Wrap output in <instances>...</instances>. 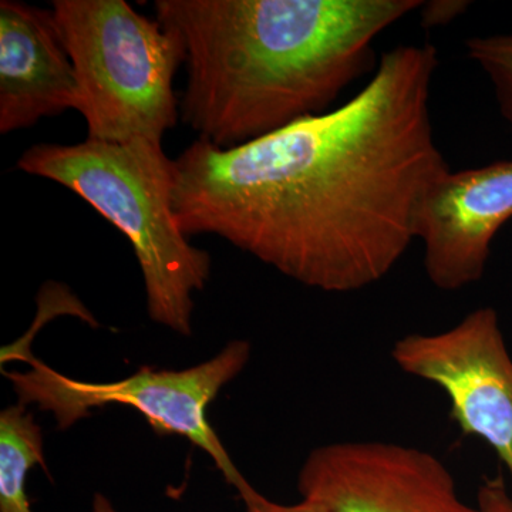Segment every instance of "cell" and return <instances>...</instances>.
I'll use <instances>...</instances> for the list:
<instances>
[{"label":"cell","instance_id":"9c48e42d","mask_svg":"<svg viewBox=\"0 0 512 512\" xmlns=\"http://www.w3.org/2000/svg\"><path fill=\"white\" fill-rule=\"evenodd\" d=\"M80 87L52 10L0 2V133L79 109Z\"/></svg>","mask_w":512,"mask_h":512},{"label":"cell","instance_id":"5bb4252c","mask_svg":"<svg viewBox=\"0 0 512 512\" xmlns=\"http://www.w3.org/2000/svg\"><path fill=\"white\" fill-rule=\"evenodd\" d=\"M466 0H430L423 2L420 10V23L424 29L440 28L460 18L470 8Z\"/></svg>","mask_w":512,"mask_h":512},{"label":"cell","instance_id":"7a4b0ae2","mask_svg":"<svg viewBox=\"0 0 512 512\" xmlns=\"http://www.w3.org/2000/svg\"><path fill=\"white\" fill-rule=\"evenodd\" d=\"M421 0H156L184 47L180 116L200 140L244 146L332 110L375 72V42Z\"/></svg>","mask_w":512,"mask_h":512},{"label":"cell","instance_id":"52a82bcc","mask_svg":"<svg viewBox=\"0 0 512 512\" xmlns=\"http://www.w3.org/2000/svg\"><path fill=\"white\" fill-rule=\"evenodd\" d=\"M298 490L330 512H480L461 500L453 474L434 454L387 441L315 448Z\"/></svg>","mask_w":512,"mask_h":512},{"label":"cell","instance_id":"30bf717a","mask_svg":"<svg viewBox=\"0 0 512 512\" xmlns=\"http://www.w3.org/2000/svg\"><path fill=\"white\" fill-rule=\"evenodd\" d=\"M40 464L47 471L42 429L22 404L0 413V512H33L26 480Z\"/></svg>","mask_w":512,"mask_h":512},{"label":"cell","instance_id":"7c38bea8","mask_svg":"<svg viewBox=\"0 0 512 512\" xmlns=\"http://www.w3.org/2000/svg\"><path fill=\"white\" fill-rule=\"evenodd\" d=\"M239 498L244 504V512H330L328 508L316 501L303 500L296 504H279L269 500L264 494L245 483L238 488Z\"/></svg>","mask_w":512,"mask_h":512},{"label":"cell","instance_id":"5b68a950","mask_svg":"<svg viewBox=\"0 0 512 512\" xmlns=\"http://www.w3.org/2000/svg\"><path fill=\"white\" fill-rule=\"evenodd\" d=\"M22 357L29 370L5 373L19 404H36L43 412L52 413L60 430L70 429L100 407H131L161 436L175 434L201 448L235 490L247 483L207 417L208 407L221 390L247 366L251 357L247 340H232L217 356L188 369L144 366L134 375L110 383L82 382L56 372L29 352Z\"/></svg>","mask_w":512,"mask_h":512},{"label":"cell","instance_id":"8fae6325","mask_svg":"<svg viewBox=\"0 0 512 512\" xmlns=\"http://www.w3.org/2000/svg\"><path fill=\"white\" fill-rule=\"evenodd\" d=\"M466 50L490 80L501 117L512 128V33L468 37Z\"/></svg>","mask_w":512,"mask_h":512},{"label":"cell","instance_id":"6da1fadb","mask_svg":"<svg viewBox=\"0 0 512 512\" xmlns=\"http://www.w3.org/2000/svg\"><path fill=\"white\" fill-rule=\"evenodd\" d=\"M439 64L430 43L396 46L328 113L227 150L198 138L174 160L181 231L224 239L322 292L382 281L450 170L431 119Z\"/></svg>","mask_w":512,"mask_h":512},{"label":"cell","instance_id":"8992f818","mask_svg":"<svg viewBox=\"0 0 512 512\" xmlns=\"http://www.w3.org/2000/svg\"><path fill=\"white\" fill-rule=\"evenodd\" d=\"M392 357L404 373L446 393L451 420L493 448L512 491V359L498 313L480 308L444 332L403 336Z\"/></svg>","mask_w":512,"mask_h":512},{"label":"cell","instance_id":"4fadbf2b","mask_svg":"<svg viewBox=\"0 0 512 512\" xmlns=\"http://www.w3.org/2000/svg\"><path fill=\"white\" fill-rule=\"evenodd\" d=\"M480 512H512V491L503 474L485 477L477 493Z\"/></svg>","mask_w":512,"mask_h":512},{"label":"cell","instance_id":"ba28073f","mask_svg":"<svg viewBox=\"0 0 512 512\" xmlns=\"http://www.w3.org/2000/svg\"><path fill=\"white\" fill-rule=\"evenodd\" d=\"M511 218L512 160L441 175L417 222L431 284L454 292L480 281L495 235Z\"/></svg>","mask_w":512,"mask_h":512},{"label":"cell","instance_id":"9a60e30c","mask_svg":"<svg viewBox=\"0 0 512 512\" xmlns=\"http://www.w3.org/2000/svg\"><path fill=\"white\" fill-rule=\"evenodd\" d=\"M92 512H119L106 495L97 493L93 498Z\"/></svg>","mask_w":512,"mask_h":512},{"label":"cell","instance_id":"277c9868","mask_svg":"<svg viewBox=\"0 0 512 512\" xmlns=\"http://www.w3.org/2000/svg\"><path fill=\"white\" fill-rule=\"evenodd\" d=\"M50 6L76 72L87 138L163 144L181 117L174 92L184 66L178 36L126 0H53Z\"/></svg>","mask_w":512,"mask_h":512},{"label":"cell","instance_id":"3957f363","mask_svg":"<svg viewBox=\"0 0 512 512\" xmlns=\"http://www.w3.org/2000/svg\"><path fill=\"white\" fill-rule=\"evenodd\" d=\"M16 168L74 192L111 222L133 247L151 320L192 335L194 295L211 276V255L194 247L174 212L175 163L148 140L40 143Z\"/></svg>","mask_w":512,"mask_h":512}]
</instances>
